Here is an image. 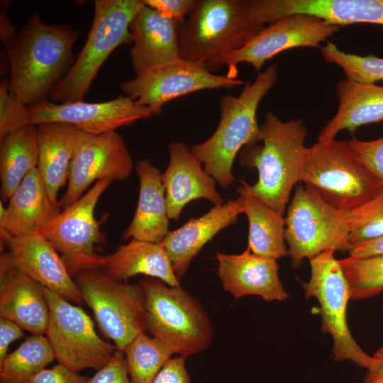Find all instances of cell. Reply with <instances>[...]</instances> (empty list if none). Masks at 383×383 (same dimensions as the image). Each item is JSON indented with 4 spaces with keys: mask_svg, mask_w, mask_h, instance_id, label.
I'll return each instance as SVG.
<instances>
[{
    "mask_svg": "<svg viewBox=\"0 0 383 383\" xmlns=\"http://www.w3.org/2000/svg\"><path fill=\"white\" fill-rule=\"evenodd\" d=\"M260 128L262 144L243 148L239 158L243 166L257 170V180L252 185L242 181L238 188L284 215L300 182L308 131L301 119L283 121L270 111Z\"/></svg>",
    "mask_w": 383,
    "mask_h": 383,
    "instance_id": "obj_1",
    "label": "cell"
},
{
    "mask_svg": "<svg viewBox=\"0 0 383 383\" xmlns=\"http://www.w3.org/2000/svg\"><path fill=\"white\" fill-rule=\"evenodd\" d=\"M79 32L67 25H48L33 13L4 52L9 66L10 89L32 105L50 94L62 79Z\"/></svg>",
    "mask_w": 383,
    "mask_h": 383,
    "instance_id": "obj_2",
    "label": "cell"
},
{
    "mask_svg": "<svg viewBox=\"0 0 383 383\" xmlns=\"http://www.w3.org/2000/svg\"><path fill=\"white\" fill-rule=\"evenodd\" d=\"M277 76V66L271 65L258 73L254 81L246 82L238 96H222L216 129L207 140L190 148L206 172L223 189H228L235 180L232 169L238 152L261 140L257 110L276 84Z\"/></svg>",
    "mask_w": 383,
    "mask_h": 383,
    "instance_id": "obj_3",
    "label": "cell"
},
{
    "mask_svg": "<svg viewBox=\"0 0 383 383\" xmlns=\"http://www.w3.org/2000/svg\"><path fill=\"white\" fill-rule=\"evenodd\" d=\"M264 27L250 18L247 0H199L179 25L180 57L213 73Z\"/></svg>",
    "mask_w": 383,
    "mask_h": 383,
    "instance_id": "obj_4",
    "label": "cell"
},
{
    "mask_svg": "<svg viewBox=\"0 0 383 383\" xmlns=\"http://www.w3.org/2000/svg\"><path fill=\"white\" fill-rule=\"evenodd\" d=\"M143 290L148 331L173 355L187 357L206 350L213 327L201 302L181 286L146 277Z\"/></svg>",
    "mask_w": 383,
    "mask_h": 383,
    "instance_id": "obj_5",
    "label": "cell"
},
{
    "mask_svg": "<svg viewBox=\"0 0 383 383\" xmlns=\"http://www.w3.org/2000/svg\"><path fill=\"white\" fill-rule=\"evenodd\" d=\"M300 182L338 210L346 212L383 189L355 156L348 141H317L308 148Z\"/></svg>",
    "mask_w": 383,
    "mask_h": 383,
    "instance_id": "obj_6",
    "label": "cell"
},
{
    "mask_svg": "<svg viewBox=\"0 0 383 383\" xmlns=\"http://www.w3.org/2000/svg\"><path fill=\"white\" fill-rule=\"evenodd\" d=\"M141 0H95L87 41L65 76L49 96L54 103L81 101L103 63L121 45L131 43L130 24Z\"/></svg>",
    "mask_w": 383,
    "mask_h": 383,
    "instance_id": "obj_7",
    "label": "cell"
},
{
    "mask_svg": "<svg viewBox=\"0 0 383 383\" xmlns=\"http://www.w3.org/2000/svg\"><path fill=\"white\" fill-rule=\"evenodd\" d=\"M71 275L82 301L91 308L100 329L117 350L123 351L135 337L148 331L139 284H129L93 267L78 269Z\"/></svg>",
    "mask_w": 383,
    "mask_h": 383,
    "instance_id": "obj_8",
    "label": "cell"
},
{
    "mask_svg": "<svg viewBox=\"0 0 383 383\" xmlns=\"http://www.w3.org/2000/svg\"><path fill=\"white\" fill-rule=\"evenodd\" d=\"M285 240L292 267L304 258L327 250L348 252L350 248L345 214L305 184H299L288 205Z\"/></svg>",
    "mask_w": 383,
    "mask_h": 383,
    "instance_id": "obj_9",
    "label": "cell"
},
{
    "mask_svg": "<svg viewBox=\"0 0 383 383\" xmlns=\"http://www.w3.org/2000/svg\"><path fill=\"white\" fill-rule=\"evenodd\" d=\"M334 252L327 250L309 260L311 276L304 284L305 297H314L318 301L321 331L333 338L334 360H350L367 369L373 358L359 346L349 331L347 307L351 299L350 291Z\"/></svg>",
    "mask_w": 383,
    "mask_h": 383,
    "instance_id": "obj_10",
    "label": "cell"
},
{
    "mask_svg": "<svg viewBox=\"0 0 383 383\" xmlns=\"http://www.w3.org/2000/svg\"><path fill=\"white\" fill-rule=\"evenodd\" d=\"M49 307L46 337L55 360L72 371L99 370L116 350L97 334L94 323L79 306L45 288Z\"/></svg>",
    "mask_w": 383,
    "mask_h": 383,
    "instance_id": "obj_11",
    "label": "cell"
},
{
    "mask_svg": "<svg viewBox=\"0 0 383 383\" xmlns=\"http://www.w3.org/2000/svg\"><path fill=\"white\" fill-rule=\"evenodd\" d=\"M243 81L231 74L218 75L182 58L152 68L124 81L121 90L152 116L167 102L206 89H234Z\"/></svg>",
    "mask_w": 383,
    "mask_h": 383,
    "instance_id": "obj_12",
    "label": "cell"
},
{
    "mask_svg": "<svg viewBox=\"0 0 383 383\" xmlns=\"http://www.w3.org/2000/svg\"><path fill=\"white\" fill-rule=\"evenodd\" d=\"M133 168L126 143L116 131L97 135L82 132L71 162L67 189L58 201L60 209L75 202L94 182L128 179Z\"/></svg>",
    "mask_w": 383,
    "mask_h": 383,
    "instance_id": "obj_13",
    "label": "cell"
},
{
    "mask_svg": "<svg viewBox=\"0 0 383 383\" xmlns=\"http://www.w3.org/2000/svg\"><path fill=\"white\" fill-rule=\"evenodd\" d=\"M339 29L313 16H288L265 26L246 45L230 55L224 65L235 76L240 63H247L260 73L265 63L279 53L301 47L321 48V43Z\"/></svg>",
    "mask_w": 383,
    "mask_h": 383,
    "instance_id": "obj_14",
    "label": "cell"
},
{
    "mask_svg": "<svg viewBox=\"0 0 383 383\" xmlns=\"http://www.w3.org/2000/svg\"><path fill=\"white\" fill-rule=\"evenodd\" d=\"M29 110L33 126L60 122L93 135L116 131L119 127L152 116L148 107L137 104L127 96L98 103L82 100L54 103L45 98L30 105Z\"/></svg>",
    "mask_w": 383,
    "mask_h": 383,
    "instance_id": "obj_15",
    "label": "cell"
},
{
    "mask_svg": "<svg viewBox=\"0 0 383 383\" xmlns=\"http://www.w3.org/2000/svg\"><path fill=\"white\" fill-rule=\"evenodd\" d=\"M111 182L109 179L97 181L41 230L42 235L62 254L63 260L91 255L97 245L107 242L94 211L100 196Z\"/></svg>",
    "mask_w": 383,
    "mask_h": 383,
    "instance_id": "obj_16",
    "label": "cell"
},
{
    "mask_svg": "<svg viewBox=\"0 0 383 383\" xmlns=\"http://www.w3.org/2000/svg\"><path fill=\"white\" fill-rule=\"evenodd\" d=\"M250 18L272 23L294 14H307L337 26L367 23L383 26V0H248Z\"/></svg>",
    "mask_w": 383,
    "mask_h": 383,
    "instance_id": "obj_17",
    "label": "cell"
},
{
    "mask_svg": "<svg viewBox=\"0 0 383 383\" xmlns=\"http://www.w3.org/2000/svg\"><path fill=\"white\" fill-rule=\"evenodd\" d=\"M11 265L66 300L82 301L79 289L57 251L40 232L5 239Z\"/></svg>",
    "mask_w": 383,
    "mask_h": 383,
    "instance_id": "obj_18",
    "label": "cell"
},
{
    "mask_svg": "<svg viewBox=\"0 0 383 383\" xmlns=\"http://www.w3.org/2000/svg\"><path fill=\"white\" fill-rule=\"evenodd\" d=\"M70 274L84 267L97 268L107 274L123 280L137 274L158 279L172 287L180 286L171 260L161 243L132 238L113 252L64 260Z\"/></svg>",
    "mask_w": 383,
    "mask_h": 383,
    "instance_id": "obj_19",
    "label": "cell"
},
{
    "mask_svg": "<svg viewBox=\"0 0 383 383\" xmlns=\"http://www.w3.org/2000/svg\"><path fill=\"white\" fill-rule=\"evenodd\" d=\"M168 152L170 161L162 180L170 219L177 221L184 207L195 199H205L215 206L224 203L216 180L187 145L173 142L168 145Z\"/></svg>",
    "mask_w": 383,
    "mask_h": 383,
    "instance_id": "obj_20",
    "label": "cell"
},
{
    "mask_svg": "<svg viewBox=\"0 0 383 383\" xmlns=\"http://www.w3.org/2000/svg\"><path fill=\"white\" fill-rule=\"evenodd\" d=\"M216 260L223 288L235 298L256 295L267 301L289 298L280 281L277 260L248 248L240 254L217 252Z\"/></svg>",
    "mask_w": 383,
    "mask_h": 383,
    "instance_id": "obj_21",
    "label": "cell"
},
{
    "mask_svg": "<svg viewBox=\"0 0 383 383\" xmlns=\"http://www.w3.org/2000/svg\"><path fill=\"white\" fill-rule=\"evenodd\" d=\"M0 283V318L32 335L45 334L49 307L45 287L13 267L6 253L1 255Z\"/></svg>",
    "mask_w": 383,
    "mask_h": 383,
    "instance_id": "obj_22",
    "label": "cell"
},
{
    "mask_svg": "<svg viewBox=\"0 0 383 383\" xmlns=\"http://www.w3.org/2000/svg\"><path fill=\"white\" fill-rule=\"evenodd\" d=\"M130 33L135 75L181 58L179 23L142 1L130 24Z\"/></svg>",
    "mask_w": 383,
    "mask_h": 383,
    "instance_id": "obj_23",
    "label": "cell"
},
{
    "mask_svg": "<svg viewBox=\"0 0 383 383\" xmlns=\"http://www.w3.org/2000/svg\"><path fill=\"white\" fill-rule=\"evenodd\" d=\"M243 213V201L240 196L214 206L203 216L191 218L182 226L169 231L162 245L167 251L177 277L182 278L190 262L202 248L218 233L236 223Z\"/></svg>",
    "mask_w": 383,
    "mask_h": 383,
    "instance_id": "obj_24",
    "label": "cell"
},
{
    "mask_svg": "<svg viewBox=\"0 0 383 383\" xmlns=\"http://www.w3.org/2000/svg\"><path fill=\"white\" fill-rule=\"evenodd\" d=\"M60 211L36 167L11 194L7 207L0 202L1 240L7 235L21 237L40 232Z\"/></svg>",
    "mask_w": 383,
    "mask_h": 383,
    "instance_id": "obj_25",
    "label": "cell"
},
{
    "mask_svg": "<svg viewBox=\"0 0 383 383\" xmlns=\"http://www.w3.org/2000/svg\"><path fill=\"white\" fill-rule=\"evenodd\" d=\"M135 170L140 185L137 207L121 238L161 243L169 233L170 220L162 173L148 160L138 161Z\"/></svg>",
    "mask_w": 383,
    "mask_h": 383,
    "instance_id": "obj_26",
    "label": "cell"
},
{
    "mask_svg": "<svg viewBox=\"0 0 383 383\" xmlns=\"http://www.w3.org/2000/svg\"><path fill=\"white\" fill-rule=\"evenodd\" d=\"M338 108L321 129L318 141L335 139L343 130L351 134L361 126L383 121V87L345 78L336 84Z\"/></svg>",
    "mask_w": 383,
    "mask_h": 383,
    "instance_id": "obj_27",
    "label": "cell"
},
{
    "mask_svg": "<svg viewBox=\"0 0 383 383\" xmlns=\"http://www.w3.org/2000/svg\"><path fill=\"white\" fill-rule=\"evenodd\" d=\"M35 127L37 168L52 201L58 204L57 194L68 182L71 162L82 132L60 122L45 123Z\"/></svg>",
    "mask_w": 383,
    "mask_h": 383,
    "instance_id": "obj_28",
    "label": "cell"
},
{
    "mask_svg": "<svg viewBox=\"0 0 383 383\" xmlns=\"http://www.w3.org/2000/svg\"><path fill=\"white\" fill-rule=\"evenodd\" d=\"M237 192L243 198V213L248 220L247 248L254 254L274 260L287 256L283 215L239 188Z\"/></svg>",
    "mask_w": 383,
    "mask_h": 383,
    "instance_id": "obj_29",
    "label": "cell"
},
{
    "mask_svg": "<svg viewBox=\"0 0 383 383\" xmlns=\"http://www.w3.org/2000/svg\"><path fill=\"white\" fill-rule=\"evenodd\" d=\"M36 127L20 128L0 140L1 196L7 201L26 176L38 167Z\"/></svg>",
    "mask_w": 383,
    "mask_h": 383,
    "instance_id": "obj_30",
    "label": "cell"
},
{
    "mask_svg": "<svg viewBox=\"0 0 383 383\" xmlns=\"http://www.w3.org/2000/svg\"><path fill=\"white\" fill-rule=\"evenodd\" d=\"M55 359L44 335H31L0 362V383H29Z\"/></svg>",
    "mask_w": 383,
    "mask_h": 383,
    "instance_id": "obj_31",
    "label": "cell"
},
{
    "mask_svg": "<svg viewBox=\"0 0 383 383\" xmlns=\"http://www.w3.org/2000/svg\"><path fill=\"white\" fill-rule=\"evenodd\" d=\"M131 383H152L173 353L160 340L138 334L123 351Z\"/></svg>",
    "mask_w": 383,
    "mask_h": 383,
    "instance_id": "obj_32",
    "label": "cell"
},
{
    "mask_svg": "<svg viewBox=\"0 0 383 383\" xmlns=\"http://www.w3.org/2000/svg\"><path fill=\"white\" fill-rule=\"evenodd\" d=\"M348 282L351 299L360 300L383 292V255L339 260Z\"/></svg>",
    "mask_w": 383,
    "mask_h": 383,
    "instance_id": "obj_33",
    "label": "cell"
},
{
    "mask_svg": "<svg viewBox=\"0 0 383 383\" xmlns=\"http://www.w3.org/2000/svg\"><path fill=\"white\" fill-rule=\"evenodd\" d=\"M321 54L325 62L340 67L348 79L367 84L383 82V58L348 53L332 42L321 48Z\"/></svg>",
    "mask_w": 383,
    "mask_h": 383,
    "instance_id": "obj_34",
    "label": "cell"
},
{
    "mask_svg": "<svg viewBox=\"0 0 383 383\" xmlns=\"http://www.w3.org/2000/svg\"><path fill=\"white\" fill-rule=\"evenodd\" d=\"M343 213L350 247L383 236V189L358 206Z\"/></svg>",
    "mask_w": 383,
    "mask_h": 383,
    "instance_id": "obj_35",
    "label": "cell"
},
{
    "mask_svg": "<svg viewBox=\"0 0 383 383\" xmlns=\"http://www.w3.org/2000/svg\"><path fill=\"white\" fill-rule=\"evenodd\" d=\"M30 125L29 106L13 94L10 89L9 77L4 76L0 83V140Z\"/></svg>",
    "mask_w": 383,
    "mask_h": 383,
    "instance_id": "obj_36",
    "label": "cell"
},
{
    "mask_svg": "<svg viewBox=\"0 0 383 383\" xmlns=\"http://www.w3.org/2000/svg\"><path fill=\"white\" fill-rule=\"evenodd\" d=\"M348 143L355 156L383 184V137L372 140L352 138Z\"/></svg>",
    "mask_w": 383,
    "mask_h": 383,
    "instance_id": "obj_37",
    "label": "cell"
},
{
    "mask_svg": "<svg viewBox=\"0 0 383 383\" xmlns=\"http://www.w3.org/2000/svg\"><path fill=\"white\" fill-rule=\"evenodd\" d=\"M87 383H131L123 352L116 349L107 363Z\"/></svg>",
    "mask_w": 383,
    "mask_h": 383,
    "instance_id": "obj_38",
    "label": "cell"
},
{
    "mask_svg": "<svg viewBox=\"0 0 383 383\" xmlns=\"http://www.w3.org/2000/svg\"><path fill=\"white\" fill-rule=\"evenodd\" d=\"M164 16L182 23L195 9L198 0H141Z\"/></svg>",
    "mask_w": 383,
    "mask_h": 383,
    "instance_id": "obj_39",
    "label": "cell"
},
{
    "mask_svg": "<svg viewBox=\"0 0 383 383\" xmlns=\"http://www.w3.org/2000/svg\"><path fill=\"white\" fill-rule=\"evenodd\" d=\"M183 356L170 357L155 375L152 383H192Z\"/></svg>",
    "mask_w": 383,
    "mask_h": 383,
    "instance_id": "obj_40",
    "label": "cell"
},
{
    "mask_svg": "<svg viewBox=\"0 0 383 383\" xmlns=\"http://www.w3.org/2000/svg\"><path fill=\"white\" fill-rule=\"evenodd\" d=\"M88 379L89 377L58 363L42 370L29 383H87Z\"/></svg>",
    "mask_w": 383,
    "mask_h": 383,
    "instance_id": "obj_41",
    "label": "cell"
},
{
    "mask_svg": "<svg viewBox=\"0 0 383 383\" xmlns=\"http://www.w3.org/2000/svg\"><path fill=\"white\" fill-rule=\"evenodd\" d=\"M23 336V329L16 323L0 318V362L9 354L11 343Z\"/></svg>",
    "mask_w": 383,
    "mask_h": 383,
    "instance_id": "obj_42",
    "label": "cell"
},
{
    "mask_svg": "<svg viewBox=\"0 0 383 383\" xmlns=\"http://www.w3.org/2000/svg\"><path fill=\"white\" fill-rule=\"evenodd\" d=\"M348 253V257L352 258H366L383 255V236L352 245Z\"/></svg>",
    "mask_w": 383,
    "mask_h": 383,
    "instance_id": "obj_43",
    "label": "cell"
},
{
    "mask_svg": "<svg viewBox=\"0 0 383 383\" xmlns=\"http://www.w3.org/2000/svg\"><path fill=\"white\" fill-rule=\"evenodd\" d=\"M371 365L366 369L364 383H383V346L373 355Z\"/></svg>",
    "mask_w": 383,
    "mask_h": 383,
    "instance_id": "obj_44",
    "label": "cell"
},
{
    "mask_svg": "<svg viewBox=\"0 0 383 383\" xmlns=\"http://www.w3.org/2000/svg\"><path fill=\"white\" fill-rule=\"evenodd\" d=\"M7 9L8 6H4L0 15L1 41L4 49L13 41L18 34L7 16Z\"/></svg>",
    "mask_w": 383,
    "mask_h": 383,
    "instance_id": "obj_45",
    "label": "cell"
}]
</instances>
